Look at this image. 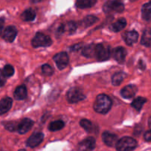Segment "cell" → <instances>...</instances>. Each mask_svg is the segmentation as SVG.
I'll use <instances>...</instances> for the list:
<instances>
[{
	"instance_id": "cell-39",
	"label": "cell",
	"mask_w": 151,
	"mask_h": 151,
	"mask_svg": "<svg viewBox=\"0 0 151 151\" xmlns=\"http://www.w3.org/2000/svg\"><path fill=\"white\" fill-rule=\"evenodd\" d=\"M41 1H42V0H31V1H32V3H38Z\"/></svg>"
},
{
	"instance_id": "cell-25",
	"label": "cell",
	"mask_w": 151,
	"mask_h": 151,
	"mask_svg": "<svg viewBox=\"0 0 151 151\" xmlns=\"http://www.w3.org/2000/svg\"><path fill=\"white\" fill-rule=\"evenodd\" d=\"M146 102H147V100H146L145 98H144V97H137L135 100H134V101L132 102L131 106H132V107H134V109H137V111H140L142 109V108L143 105H144Z\"/></svg>"
},
{
	"instance_id": "cell-31",
	"label": "cell",
	"mask_w": 151,
	"mask_h": 151,
	"mask_svg": "<svg viewBox=\"0 0 151 151\" xmlns=\"http://www.w3.org/2000/svg\"><path fill=\"white\" fill-rule=\"evenodd\" d=\"M42 72L45 75H52L53 74V69L49 64H44L42 66Z\"/></svg>"
},
{
	"instance_id": "cell-27",
	"label": "cell",
	"mask_w": 151,
	"mask_h": 151,
	"mask_svg": "<svg viewBox=\"0 0 151 151\" xmlns=\"http://www.w3.org/2000/svg\"><path fill=\"white\" fill-rule=\"evenodd\" d=\"M125 75L123 72H116L112 77V83L114 86H119L122 83Z\"/></svg>"
},
{
	"instance_id": "cell-30",
	"label": "cell",
	"mask_w": 151,
	"mask_h": 151,
	"mask_svg": "<svg viewBox=\"0 0 151 151\" xmlns=\"http://www.w3.org/2000/svg\"><path fill=\"white\" fill-rule=\"evenodd\" d=\"M3 73L5 75L6 78L7 77H11L14 74V68L11 65H6L2 70Z\"/></svg>"
},
{
	"instance_id": "cell-12",
	"label": "cell",
	"mask_w": 151,
	"mask_h": 151,
	"mask_svg": "<svg viewBox=\"0 0 151 151\" xmlns=\"http://www.w3.org/2000/svg\"><path fill=\"white\" fill-rule=\"evenodd\" d=\"M102 138H103V141L104 142L105 144L109 147L115 146L118 141L117 136L112 134V133L109 132V131H106V132L103 133Z\"/></svg>"
},
{
	"instance_id": "cell-3",
	"label": "cell",
	"mask_w": 151,
	"mask_h": 151,
	"mask_svg": "<svg viewBox=\"0 0 151 151\" xmlns=\"http://www.w3.org/2000/svg\"><path fill=\"white\" fill-rule=\"evenodd\" d=\"M66 98L70 103H76L83 100L86 98V95L80 88L72 87L68 91Z\"/></svg>"
},
{
	"instance_id": "cell-1",
	"label": "cell",
	"mask_w": 151,
	"mask_h": 151,
	"mask_svg": "<svg viewBox=\"0 0 151 151\" xmlns=\"http://www.w3.org/2000/svg\"><path fill=\"white\" fill-rule=\"evenodd\" d=\"M112 106V101L106 94H100L96 98L94 103V109L97 113L106 114L110 111Z\"/></svg>"
},
{
	"instance_id": "cell-17",
	"label": "cell",
	"mask_w": 151,
	"mask_h": 151,
	"mask_svg": "<svg viewBox=\"0 0 151 151\" xmlns=\"http://www.w3.org/2000/svg\"><path fill=\"white\" fill-rule=\"evenodd\" d=\"M139 38V34L137 31L131 30L129 31L125 35V42L128 45L131 46L137 42Z\"/></svg>"
},
{
	"instance_id": "cell-22",
	"label": "cell",
	"mask_w": 151,
	"mask_h": 151,
	"mask_svg": "<svg viewBox=\"0 0 151 151\" xmlns=\"http://www.w3.org/2000/svg\"><path fill=\"white\" fill-rule=\"evenodd\" d=\"M151 41V32L150 29H147L143 32L142 37L141 44L145 47H149L150 46Z\"/></svg>"
},
{
	"instance_id": "cell-35",
	"label": "cell",
	"mask_w": 151,
	"mask_h": 151,
	"mask_svg": "<svg viewBox=\"0 0 151 151\" xmlns=\"http://www.w3.org/2000/svg\"><path fill=\"white\" fill-rule=\"evenodd\" d=\"M145 141L147 142H150V139H151V134H150V131H147V132L145 134Z\"/></svg>"
},
{
	"instance_id": "cell-8",
	"label": "cell",
	"mask_w": 151,
	"mask_h": 151,
	"mask_svg": "<svg viewBox=\"0 0 151 151\" xmlns=\"http://www.w3.org/2000/svg\"><path fill=\"white\" fill-rule=\"evenodd\" d=\"M96 141L93 137H88L80 142L78 149L80 151H91L95 148Z\"/></svg>"
},
{
	"instance_id": "cell-29",
	"label": "cell",
	"mask_w": 151,
	"mask_h": 151,
	"mask_svg": "<svg viewBox=\"0 0 151 151\" xmlns=\"http://www.w3.org/2000/svg\"><path fill=\"white\" fill-rule=\"evenodd\" d=\"M80 125H81V127L84 128L86 131L87 132H91L93 131V125L91 123V121L88 120V119H82L80 122Z\"/></svg>"
},
{
	"instance_id": "cell-6",
	"label": "cell",
	"mask_w": 151,
	"mask_h": 151,
	"mask_svg": "<svg viewBox=\"0 0 151 151\" xmlns=\"http://www.w3.org/2000/svg\"><path fill=\"white\" fill-rule=\"evenodd\" d=\"M103 10L106 13L114 11L116 13H122L124 10V4L118 0L109 1L103 6Z\"/></svg>"
},
{
	"instance_id": "cell-21",
	"label": "cell",
	"mask_w": 151,
	"mask_h": 151,
	"mask_svg": "<svg viewBox=\"0 0 151 151\" xmlns=\"http://www.w3.org/2000/svg\"><path fill=\"white\" fill-rule=\"evenodd\" d=\"M95 46L93 44L86 46L82 51L83 55L86 58L95 57Z\"/></svg>"
},
{
	"instance_id": "cell-38",
	"label": "cell",
	"mask_w": 151,
	"mask_h": 151,
	"mask_svg": "<svg viewBox=\"0 0 151 151\" xmlns=\"http://www.w3.org/2000/svg\"><path fill=\"white\" fill-rule=\"evenodd\" d=\"M139 65H140V67H141V69H142L143 70H144L145 68L146 67V65L144 64V63L142 62V60H140L139 61Z\"/></svg>"
},
{
	"instance_id": "cell-4",
	"label": "cell",
	"mask_w": 151,
	"mask_h": 151,
	"mask_svg": "<svg viewBox=\"0 0 151 151\" xmlns=\"http://www.w3.org/2000/svg\"><path fill=\"white\" fill-rule=\"evenodd\" d=\"M52 44L51 38L47 35L38 32L32 40V46L35 48L40 47H49Z\"/></svg>"
},
{
	"instance_id": "cell-41",
	"label": "cell",
	"mask_w": 151,
	"mask_h": 151,
	"mask_svg": "<svg viewBox=\"0 0 151 151\" xmlns=\"http://www.w3.org/2000/svg\"><path fill=\"white\" fill-rule=\"evenodd\" d=\"M131 1H136V0H131Z\"/></svg>"
},
{
	"instance_id": "cell-23",
	"label": "cell",
	"mask_w": 151,
	"mask_h": 151,
	"mask_svg": "<svg viewBox=\"0 0 151 151\" xmlns=\"http://www.w3.org/2000/svg\"><path fill=\"white\" fill-rule=\"evenodd\" d=\"M142 18L146 21L150 20V15H151V6L150 2H147L143 5L142 9Z\"/></svg>"
},
{
	"instance_id": "cell-24",
	"label": "cell",
	"mask_w": 151,
	"mask_h": 151,
	"mask_svg": "<svg viewBox=\"0 0 151 151\" xmlns=\"http://www.w3.org/2000/svg\"><path fill=\"white\" fill-rule=\"evenodd\" d=\"M97 21H98V19L94 16H88L83 19V21L81 22V24L84 27H88L94 24Z\"/></svg>"
},
{
	"instance_id": "cell-7",
	"label": "cell",
	"mask_w": 151,
	"mask_h": 151,
	"mask_svg": "<svg viewBox=\"0 0 151 151\" xmlns=\"http://www.w3.org/2000/svg\"><path fill=\"white\" fill-rule=\"evenodd\" d=\"M53 60L55 62L57 67L61 70V69H63L67 66L69 58L67 53L65 52H61L56 54L53 58Z\"/></svg>"
},
{
	"instance_id": "cell-37",
	"label": "cell",
	"mask_w": 151,
	"mask_h": 151,
	"mask_svg": "<svg viewBox=\"0 0 151 151\" xmlns=\"http://www.w3.org/2000/svg\"><path fill=\"white\" fill-rule=\"evenodd\" d=\"M81 48V44H76V45H74L73 47L71 48V50H80V49Z\"/></svg>"
},
{
	"instance_id": "cell-11",
	"label": "cell",
	"mask_w": 151,
	"mask_h": 151,
	"mask_svg": "<svg viewBox=\"0 0 151 151\" xmlns=\"http://www.w3.org/2000/svg\"><path fill=\"white\" fill-rule=\"evenodd\" d=\"M17 35V29L14 26H8L5 28L3 33V38L7 42H13Z\"/></svg>"
},
{
	"instance_id": "cell-2",
	"label": "cell",
	"mask_w": 151,
	"mask_h": 151,
	"mask_svg": "<svg viewBox=\"0 0 151 151\" xmlns=\"http://www.w3.org/2000/svg\"><path fill=\"white\" fill-rule=\"evenodd\" d=\"M137 142L134 138L125 137L118 140L115 147L117 151H132L137 147Z\"/></svg>"
},
{
	"instance_id": "cell-20",
	"label": "cell",
	"mask_w": 151,
	"mask_h": 151,
	"mask_svg": "<svg viewBox=\"0 0 151 151\" xmlns=\"http://www.w3.org/2000/svg\"><path fill=\"white\" fill-rule=\"evenodd\" d=\"M126 24L127 23L125 19H124V18L119 19L116 22L112 24L111 26V29L114 31V32H119V31L122 30L126 26Z\"/></svg>"
},
{
	"instance_id": "cell-36",
	"label": "cell",
	"mask_w": 151,
	"mask_h": 151,
	"mask_svg": "<svg viewBox=\"0 0 151 151\" xmlns=\"http://www.w3.org/2000/svg\"><path fill=\"white\" fill-rule=\"evenodd\" d=\"M4 18H0V35H1V32H2L3 27H4Z\"/></svg>"
},
{
	"instance_id": "cell-15",
	"label": "cell",
	"mask_w": 151,
	"mask_h": 151,
	"mask_svg": "<svg viewBox=\"0 0 151 151\" xmlns=\"http://www.w3.org/2000/svg\"><path fill=\"white\" fill-rule=\"evenodd\" d=\"M13 100L10 97H5L0 100V114L7 113L12 107Z\"/></svg>"
},
{
	"instance_id": "cell-10",
	"label": "cell",
	"mask_w": 151,
	"mask_h": 151,
	"mask_svg": "<svg viewBox=\"0 0 151 151\" xmlns=\"http://www.w3.org/2000/svg\"><path fill=\"white\" fill-rule=\"evenodd\" d=\"M34 122L32 119H27V118H25L23 120H22V122L18 125L17 126V130L18 132L20 134H24L26 133H27L29 130L31 129V128L33 125Z\"/></svg>"
},
{
	"instance_id": "cell-16",
	"label": "cell",
	"mask_w": 151,
	"mask_h": 151,
	"mask_svg": "<svg viewBox=\"0 0 151 151\" xmlns=\"http://www.w3.org/2000/svg\"><path fill=\"white\" fill-rule=\"evenodd\" d=\"M27 95V91L25 86H19L14 91V97L17 100H24Z\"/></svg>"
},
{
	"instance_id": "cell-14",
	"label": "cell",
	"mask_w": 151,
	"mask_h": 151,
	"mask_svg": "<svg viewBox=\"0 0 151 151\" xmlns=\"http://www.w3.org/2000/svg\"><path fill=\"white\" fill-rule=\"evenodd\" d=\"M126 50L123 47H116V49L114 50L113 52V57L115 60L119 63H122L125 60L126 57Z\"/></svg>"
},
{
	"instance_id": "cell-19",
	"label": "cell",
	"mask_w": 151,
	"mask_h": 151,
	"mask_svg": "<svg viewBox=\"0 0 151 151\" xmlns=\"http://www.w3.org/2000/svg\"><path fill=\"white\" fill-rule=\"evenodd\" d=\"M97 2V0H77L76 6L78 8L85 9L93 7Z\"/></svg>"
},
{
	"instance_id": "cell-34",
	"label": "cell",
	"mask_w": 151,
	"mask_h": 151,
	"mask_svg": "<svg viewBox=\"0 0 151 151\" xmlns=\"http://www.w3.org/2000/svg\"><path fill=\"white\" fill-rule=\"evenodd\" d=\"M63 32H65L64 27H63V24H61L58 27V28L57 32H56V37H59L60 35H63Z\"/></svg>"
},
{
	"instance_id": "cell-26",
	"label": "cell",
	"mask_w": 151,
	"mask_h": 151,
	"mask_svg": "<svg viewBox=\"0 0 151 151\" xmlns=\"http://www.w3.org/2000/svg\"><path fill=\"white\" fill-rule=\"evenodd\" d=\"M64 127V122L62 120H57L51 122L49 125V130L51 131H60Z\"/></svg>"
},
{
	"instance_id": "cell-32",
	"label": "cell",
	"mask_w": 151,
	"mask_h": 151,
	"mask_svg": "<svg viewBox=\"0 0 151 151\" xmlns=\"http://www.w3.org/2000/svg\"><path fill=\"white\" fill-rule=\"evenodd\" d=\"M4 125L6 129L10 131H14L16 129V125L14 122H7V123H4Z\"/></svg>"
},
{
	"instance_id": "cell-33",
	"label": "cell",
	"mask_w": 151,
	"mask_h": 151,
	"mask_svg": "<svg viewBox=\"0 0 151 151\" xmlns=\"http://www.w3.org/2000/svg\"><path fill=\"white\" fill-rule=\"evenodd\" d=\"M6 77L3 73L2 70L0 69V87H2L6 83Z\"/></svg>"
},
{
	"instance_id": "cell-13",
	"label": "cell",
	"mask_w": 151,
	"mask_h": 151,
	"mask_svg": "<svg viewBox=\"0 0 151 151\" xmlns=\"http://www.w3.org/2000/svg\"><path fill=\"white\" fill-rule=\"evenodd\" d=\"M137 88L135 85H128L121 90V95L125 99H131L135 96Z\"/></svg>"
},
{
	"instance_id": "cell-18",
	"label": "cell",
	"mask_w": 151,
	"mask_h": 151,
	"mask_svg": "<svg viewBox=\"0 0 151 151\" xmlns=\"http://www.w3.org/2000/svg\"><path fill=\"white\" fill-rule=\"evenodd\" d=\"M35 16H36V13L35 10L32 8H29L22 13V14L21 15V19L24 22H31L35 19Z\"/></svg>"
},
{
	"instance_id": "cell-28",
	"label": "cell",
	"mask_w": 151,
	"mask_h": 151,
	"mask_svg": "<svg viewBox=\"0 0 151 151\" xmlns=\"http://www.w3.org/2000/svg\"><path fill=\"white\" fill-rule=\"evenodd\" d=\"M64 27V31L67 32L69 34H73L75 32L77 28H78V25L75 22H69L66 24H63Z\"/></svg>"
},
{
	"instance_id": "cell-5",
	"label": "cell",
	"mask_w": 151,
	"mask_h": 151,
	"mask_svg": "<svg viewBox=\"0 0 151 151\" xmlns=\"http://www.w3.org/2000/svg\"><path fill=\"white\" fill-rule=\"evenodd\" d=\"M110 47L100 44L95 46V57L100 61L106 60L110 57Z\"/></svg>"
},
{
	"instance_id": "cell-9",
	"label": "cell",
	"mask_w": 151,
	"mask_h": 151,
	"mask_svg": "<svg viewBox=\"0 0 151 151\" xmlns=\"http://www.w3.org/2000/svg\"><path fill=\"white\" fill-rule=\"evenodd\" d=\"M44 137V136L42 133H35L32 136H30L29 138L27 140V145L29 147H32V148L37 147L42 142Z\"/></svg>"
},
{
	"instance_id": "cell-40",
	"label": "cell",
	"mask_w": 151,
	"mask_h": 151,
	"mask_svg": "<svg viewBox=\"0 0 151 151\" xmlns=\"http://www.w3.org/2000/svg\"><path fill=\"white\" fill-rule=\"evenodd\" d=\"M19 151H26L25 150H23V149H22V150H19Z\"/></svg>"
}]
</instances>
